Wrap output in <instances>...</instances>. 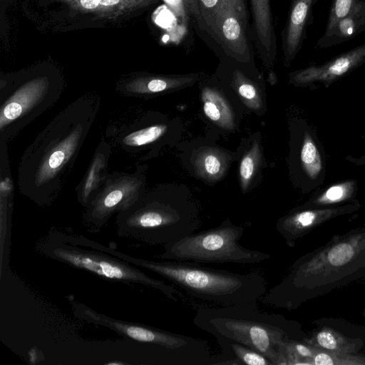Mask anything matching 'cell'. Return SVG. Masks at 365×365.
Wrapping results in <instances>:
<instances>
[{"instance_id":"obj_8","label":"cell","mask_w":365,"mask_h":365,"mask_svg":"<svg viewBox=\"0 0 365 365\" xmlns=\"http://www.w3.org/2000/svg\"><path fill=\"white\" fill-rule=\"evenodd\" d=\"M244 228L225 220L219 226L194 232L163 245L158 257L197 263L252 264L270 259V255L240 244Z\"/></svg>"},{"instance_id":"obj_28","label":"cell","mask_w":365,"mask_h":365,"mask_svg":"<svg viewBox=\"0 0 365 365\" xmlns=\"http://www.w3.org/2000/svg\"><path fill=\"white\" fill-rule=\"evenodd\" d=\"M354 255V249L350 245L341 243L333 247L329 251L327 258L331 264L341 266L348 263Z\"/></svg>"},{"instance_id":"obj_9","label":"cell","mask_w":365,"mask_h":365,"mask_svg":"<svg viewBox=\"0 0 365 365\" xmlns=\"http://www.w3.org/2000/svg\"><path fill=\"white\" fill-rule=\"evenodd\" d=\"M146 165L133 173H109L100 192L85 208L83 223L89 232H99L114 213L128 209L143 195Z\"/></svg>"},{"instance_id":"obj_23","label":"cell","mask_w":365,"mask_h":365,"mask_svg":"<svg viewBox=\"0 0 365 365\" xmlns=\"http://www.w3.org/2000/svg\"><path fill=\"white\" fill-rule=\"evenodd\" d=\"M158 0H99L109 18H117L156 2Z\"/></svg>"},{"instance_id":"obj_24","label":"cell","mask_w":365,"mask_h":365,"mask_svg":"<svg viewBox=\"0 0 365 365\" xmlns=\"http://www.w3.org/2000/svg\"><path fill=\"white\" fill-rule=\"evenodd\" d=\"M356 188L354 180H346L333 185L324 190L317 199L319 202H335L349 197Z\"/></svg>"},{"instance_id":"obj_6","label":"cell","mask_w":365,"mask_h":365,"mask_svg":"<svg viewBox=\"0 0 365 365\" xmlns=\"http://www.w3.org/2000/svg\"><path fill=\"white\" fill-rule=\"evenodd\" d=\"M58 75L38 72L0 80V141L9 143L52 108L64 92Z\"/></svg>"},{"instance_id":"obj_34","label":"cell","mask_w":365,"mask_h":365,"mask_svg":"<svg viewBox=\"0 0 365 365\" xmlns=\"http://www.w3.org/2000/svg\"><path fill=\"white\" fill-rule=\"evenodd\" d=\"M295 349L301 356H310L312 355L310 350L304 345L297 344L296 345Z\"/></svg>"},{"instance_id":"obj_26","label":"cell","mask_w":365,"mask_h":365,"mask_svg":"<svg viewBox=\"0 0 365 365\" xmlns=\"http://www.w3.org/2000/svg\"><path fill=\"white\" fill-rule=\"evenodd\" d=\"M76 11L92 14L99 17L109 18L106 11L101 6L99 0H58Z\"/></svg>"},{"instance_id":"obj_21","label":"cell","mask_w":365,"mask_h":365,"mask_svg":"<svg viewBox=\"0 0 365 365\" xmlns=\"http://www.w3.org/2000/svg\"><path fill=\"white\" fill-rule=\"evenodd\" d=\"M232 86L248 108L255 111L261 110L263 102L258 88L239 71L233 73Z\"/></svg>"},{"instance_id":"obj_14","label":"cell","mask_w":365,"mask_h":365,"mask_svg":"<svg viewBox=\"0 0 365 365\" xmlns=\"http://www.w3.org/2000/svg\"><path fill=\"white\" fill-rule=\"evenodd\" d=\"M244 24L234 6L229 5L219 16L212 31L237 59L247 61L250 51Z\"/></svg>"},{"instance_id":"obj_30","label":"cell","mask_w":365,"mask_h":365,"mask_svg":"<svg viewBox=\"0 0 365 365\" xmlns=\"http://www.w3.org/2000/svg\"><path fill=\"white\" fill-rule=\"evenodd\" d=\"M319 344L328 349H334L336 347V341L333 335L327 331H322L317 335Z\"/></svg>"},{"instance_id":"obj_27","label":"cell","mask_w":365,"mask_h":365,"mask_svg":"<svg viewBox=\"0 0 365 365\" xmlns=\"http://www.w3.org/2000/svg\"><path fill=\"white\" fill-rule=\"evenodd\" d=\"M355 0H335L327 26V34L332 32L340 20L347 16Z\"/></svg>"},{"instance_id":"obj_3","label":"cell","mask_w":365,"mask_h":365,"mask_svg":"<svg viewBox=\"0 0 365 365\" xmlns=\"http://www.w3.org/2000/svg\"><path fill=\"white\" fill-rule=\"evenodd\" d=\"M257 302L197 309L193 324L216 339H224L250 347L272 364H282V349L291 324L282 316L262 312Z\"/></svg>"},{"instance_id":"obj_10","label":"cell","mask_w":365,"mask_h":365,"mask_svg":"<svg viewBox=\"0 0 365 365\" xmlns=\"http://www.w3.org/2000/svg\"><path fill=\"white\" fill-rule=\"evenodd\" d=\"M154 116L145 115L132 123L114 128L110 132L114 143L121 149L131 153L154 148L166 135V123L155 121Z\"/></svg>"},{"instance_id":"obj_15","label":"cell","mask_w":365,"mask_h":365,"mask_svg":"<svg viewBox=\"0 0 365 365\" xmlns=\"http://www.w3.org/2000/svg\"><path fill=\"white\" fill-rule=\"evenodd\" d=\"M250 4L258 48L264 58L272 59L275 54L276 38L270 0H250Z\"/></svg>"},{"instance_id":"obj_7","label":"cell","mask_w":365,"mask_h":365,"mask_svg":"<svg viewBox=\"0 0 365 365\" xmlns=\"http://www.w3.org/2000/svg\"><path fill=\"white\" fill-rule=\"evenodd\" d=\"M48 258L95 274L103 279L128 284L143 285L177 302L176 289L163 280L153 278L131 264L103 251L76 244L62 232H52L39 245Z\"/></svg>"},{"instance_id":"obj_31","label":"cell","mask_w":365,"mask_h":365,"mask_svg":"<svg viewBox=\"0 0 365 365\" xmlns=\"http://www.w3.org/2000/svg\"><path fill=\"white\" fill-rule=\"evenodd\" d=\"M232 6L238 14L245 26L247 23V16L245 8V0H230Z\"/></svg>"},{"instance_id":"obj_5","label":"cell","mask_w":365,"mask_h":365,"mask_svg":"<svg viewBox=\"0 0 365 365\" xmlns=\"http://www.w3.org/2000/svg\"><path fill=\"white\" fill-rule=\"evenodd\" d=\"M71 305L77 319L149 346L158 352L164 364L212 365L214 355L204 339L110 317L78 302Z\"/></svg>"},{"instance_id":"obj_19","label":"cell","mask_w":365,"mask_h":365,"mask_svg":"<svg viewBox=\"0 0 365 365\" xmlns=\"http://www.w3.org/2000/svg\"><path fill=\"white\" fill-rule=\"evenodd\" d=\"M300 162L304 173L311 180H318L324 173V163L319 146L309 132L304 135Z\"/></svg>"},{"instance_id":"obj_22","label":"cell","mask_w":365,"mask_h":365,"mask_svg":"<svg viewBox=\"0 0 365 365\" xmlns=\"http://www.w3.org/2000/svg\"><path fill=\"white\" fill-rule=\"evenodd\" d=\"M261 151L255 143L242 157L240 165V180L242 189L246 191L261 163Z\"/></svg>"},{"instance_id":"obj_1","label":"cell","mask_w":365,"mask_h":365,"mask_svg":"<svg viewBox=\"0 0 365 365\" xmlns=\"http://www.w3.org/2000/svg\"><path fill=\"white\" fill-rule=\"evenodd\" d=\"M101 99L84 94L61 110L26 148L18 167L19 192L38 206L51 205L96 119Z\"/></svg>"},{"instance_id":"obj_18","label":"cell","mask_w":365,"mask_h":365,"mask_svg":"<svg viewBox=\"0 0 365 365\" xmlns=\"http://www.w3.org/2000/svg\"><path fill=\"white\" fill-rule=\"evenodd\" d=\"M314 0H296L292 8L288 21L284 51L287 59L292 58L297 52L303 35L304 25Z\"/></svg>"},{"instance_id":"obj_4","label":"cell","mask_w":365,"mask_h":365,"mask_svg":"<svg viewBox=\"0 0 365 365\" xmlns=\"http://www.w3.org/2000/svg\"><path fill=\"white\" fill-rule=\"evenodd\" d=\"M115 222L119 237L149 245H164L195 232L200 225L195 206L172 200L160 189L145 192L118 213Z\"/></svg>"},{"instance_id":"obj_20","label":"cell","mask_w":365,"mask_h":365,"mask_svg":"<svg viewBox=\"0 0 365 365\" xmlns=\"http://www.w3.org/2000/svg\"><path fill=\"white\" fill-rule=\"evenodd\" d=\"M197 173L207 180H217L226 170L225 156L218 150L207 148L200 152L195 161Z\"/></svg>"},{"instance_id":"obj_35","label":"cell","mask_w":365,"mask_h":365,"mask_svg":"<svg viewBox=\"0 0 365 365\" xmlns=\"http://www.w3.org/2000/svg\"><path fill=\"white\" fill-rule=\"evenodd\" d=\"M346 159L357 165H365V155L359 158H350V156H349Z\"/></svg>"},{"instance_id":"obj_32","label":"cell","mask_w":365,"mask_h":365,"mask_svg":"<svg viewBox=\"0 0 365 365\" xmlns=\"http://www.w3.org/2000/svg\"><path fill=\"white\" fill-rule=\"evenodd\" d=\"M169 31L170 39L173 41H175L181 38V37L184 35L186 29L184 24H182L179 25H173V27L169 28Z\"/></svg>"},{"instance_id":"obj_13","label":"cell","mask_w":365,"mask_h":365,"mask_svg":"<svg viewBox=\"0 0 365 365\" xmlns=\"http://www.w3.org/2000/svg\"><path fill=\"white\" fill-rule=\"evenodd\" d=\"M111 145L102 139L97 146L83 178L76 187L78 203L86 208L100 192L108 175Z\"/></svg>"},{"instance_id":"obj_12","label":"cell","mask_w":365,"mask_h":365,"mask_svg":"<svg viewBox=\"0 0 365 365\" xmlns=\"http://www.w3.org/2000/svg\"><path fill=\"white\" fill-rule=\"evenodd\" d=\"M190 76H156L140 74L119 81L117 93L128 97L149 98L191 83Z\"/></svg>"},{"instance_id":"obj_11","label":"cell","mask_w":365,"mask_h":365,"mask_svg":"<svg viewBox=\"0 0 365 365\" xmlns=\"http://www.w3.org/2000/svg\"><path fill=\"white\" fill-rule=\"evenodd\" d=\"M365 62V43L318 66H309L291 76L297 86L321 83L328 86Z\"/></svg>"},{"instance_id":"obj_17","label":"cell","mask_w":365,"mask_h":365,"mask_svg":"<svg viewBox=\"0 0 365 365\" xmlns=\"http://www.w3.org/2000/svg\"><path fill=\"white\" fill-rule=\"evenodd\" d=\"M201 99L205 115L220 128L232 130L235 117L225 96L217 89L206 87L202 90Z\"/></svg>"},{"instance_id":"obj_33","label":"cell","mask_w":365,"mask_h":365,"mask_svg":"<svg viewBox=\"0 0 365 365\" xmlns=\"http://www.w3.org/2000/svg\"><path fill=\"white\" fill-rule=\"evenodd\" d=\"M314 363L317 365H332V359L326 354H319L315 356Z\"/></svg>"},{"instance_id":"obj_29","label":"cell","mask_w":365,"mask_h":365,"mask_svg":"<svg viewBox=\"0 0 365 365\" xmlns=\"http://www.w3.org/2000/svg\"><path fill=\"white\" fill-rule=\"evenodd\" d=\"M355 23L353 17L347 16L339 21L337 27L344 36H351L355 31Z\"/></svg>"},{"instance_id":"obj_2","label":"cell","mask_w":365,"mask_h":365,"mask_svg":"<svg viewBox=\"0 0 365 365\" xmlns=\"http://www.w3.org/2000/svg\"><path fill=\"white\" fill-rule=\"evenodd\" d=\"M78 241L83 246L103 251L154 272L192 297L217 305L256 302L267 292L266 280L257 272L243 274L215 269L194 262L135 257L83 235Z\"/></svg>"},{"instance_id":"obj_16","label":"cell","mask_w":365,"mask_h":365,"mask_svg":"<svg viewBox=\"0 0 365 365\" xmlns=\"http://www.w3.org/2000/svg\"><path fill=\"white\" fill-rule=\"evenodd\" d=\"M217 341L222 353L215 355L213 365H274L264 355L244 344L224 339Z\"/></svg>"},{"instance_id":"obj_25","label":"cell","mask_w":365,"mask_h":365,"mask_svg":"<svg viewBox=\"0 0 365 365\" xmlns=\"http://www.w3.org/2000/svg\"><path fill=\"white\" fill-rule=\"evenodd\" d=\"M175 18L182 24L187 22L189 13L200 15L197 0H163Z\"/></svg>"}]
</instances>
